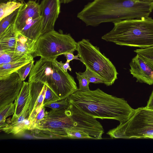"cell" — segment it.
I'll list each match as a JSON object with an SVG mask.
<instances>
[{
  "label": "cell",
  "mask_w": 153,
  "mask_h": 153,
  "mask_svg": "<svg viewBox=\"0 0 153 153\" xmlns=\"http://www.w3.org/2000/svg\"><path fill=\"white\" fill-rule=\"evenodd\" d=\"M69 105V103L67 98L45 105L44 106L51 108L53 110H59L66 109Z\"/></svg>",
  "instance_id": "26"
},
{
  "label": "cell",
  "mask_w": 153,
  "mask_h": 153,
  "mask_svg": "<svg viewBox=\"0 0 153 153\" xmlns=\"http://www.w3.org/2000/svg\"><path fill=\"white\" fill-rule=\"evenodd\" d=\"M36 41L25 37L18 31L15 53L24 56L33 55L35 51Z\"/></svg>",
  "instance_id": "16"
},
{
  "label": "cell",
  "mask_w": 153,
  "mask_h": 153,
  "mask_svg": "<svg viewBox=\"0 0 153 153\" xmlns=\"http://www.w3.org/2000/svg\"><path fill=\"white\" fill-rule=\"evenodd\" d=\"M19 8L0 20V34L3 33L10 24L16 21Z\"/></svg>",
  "instance_id": "24"
},
{
  "label": "cell",
  "mask_w": 153,
  "mask_h": 153,
  "mask_svg": "<svg viewBox=\"0 0 153 153\" xmlns=\"http://www.w3.org/2000/svg\"><path fill=\"white\" fill-rule=\"evenodd\" d=\"M77 45L70 34H64L53 30L39 37L33 56L46 59H56L59 55L76 51Z\"/></svg>",
  "instance_id": "8"
},
{
  "label": "cell",
  "mask_w": 153,
  "mask_h": 153,
  "mask_svg": "<svg viewBox=\"0 0 153 153\" xmlns=\"http://www.w3.org/2000/svg\"><path fill=\"white\" fill-rule=\"evenodd\" d=\"M23 3V0L9 1L0 4V20L19 9Z\"/></svg>",
  "instance_id": "20"
},
{
  "label": "cell",
  "mask_w": 153,
  "mask_h": 153,
  "mask_svg": "<svg viewBox=\"0 0 153 153\" xmlns=\"http://www.w3.org/2000/svg\"><path fill=\"white\" fill-rule=\"evenodd\" d=\"M61 3L67 4L71 2L74 0H60Z\"/></svg>",
  "instance_id": "35"
},
{
  "label": "cell",
  "mask_w": 153,
  "mask_h": 153,
  "mask_svg": "<svg viewBox=\"0 0 153 153\" xmlns=\"http://www.w3.org/2000/svg\"><path fill=\"white\" fill-rule=\"evenodd\" d=\"M34 60L24 65L19 69L15 72L18 74L20 78L24 81L27 77L29 74L34 64Z\"/></svg>",
  "instance_id": "27"
},
{
  "label": "cell",
  "mask_w": 153,
  "mask_h": 153,
  "mask_svg": "<svg viewBox=\"0 0 153 153\" xmlns=\"http://www.w3.org/2000/svg\"><path fill=\"white\" fill-rule=\"evenodd\" d=\"M11 0H0V2L1 3H3L6 2L8 1H10Z\"/></svg>",
  "instance_id": "36"
},
{
  "label": "cell",
  "mask_w": 153,
  "mask_h": 153,
  "mask_svg": "<svg viewBox=\"0 0 153 153\" xmlns=\"http://www.w3.org/2000/svg\"><path fill=\"white\" fill-rule=\"evenodd\" d=\"M135 0V1H141V0Z\"/></svg>",
  "instance_id": "39"
},
{
  "label": "cell",
  "mask_w": 153,
  "mask_h": 153,
  "mask_svg": "<svg viewBox=\"0 0 153 153\" xmlns=\"http://www.w3.org/2000/svg\"><path fill=\"white\" fill-rule=\"evenodd\" d=\"M90 117L72 104L65 109L45 111L39 123L32 131L36 136L48 139L68 138L67 130L86 132L91 123Z\"/></svg>",
  "instance_id": "3"
},
{
  "label": "cell",
  "mask_w": 153,
  "mask_h": 153,
  "mask_svg": "<svg viewBox=\"0 0 153 153\" xmlns=\"http://www.w3.org/2000/svg\"><path fill=\"white\" fill-rule=\"evenodd\" d=\"M60 100L55 94L47 86L43 101L44 105Z\"/></svg>",
  "instance_id": "30"
},
{
  "label": "cell",
  "mask_w": 153,
  "mask_h": 153,
  "mask_svg": "<svg viewBox=\"0 0 153 153\" xmlns=\"http://www.w3.org/2000/svg\"><path fill=\"white\" fill-rule=\"evenodd\" d=\"M70 62L67 61L65 63H63L62 61L59 62L58 61V63L62 69L65 71L67 72L68 70L69 71H71V69L69 65Z\"/></svg>",
  "instance_id": "33"
},
{
  "label": "cell",
  "mask_w": 153,
  "mask_h": 153,
  "mask_svg": "<svg viewBox=\"0 0 153 153\" xmlns=\"http://www.w3.org/2000/svg\"><path fill=\"white\" fill-rule=\"evenodd\" d=\"M44 106L40 111L37 114L36 118L31 123V130H33L35 127L39 124L43 119L45 115V108Z\"/></svg>",
  "instance_id": "31"
},
{
  "label": "cell",
  "mask_w": 153,
  "mask_h": 153,
  "mask_svg": "<svg viewBox=\"0 0 153 153\" xmlns=\"http://www.w3.org/2000/svg\"><path fill=\"white\" fill-rule=\"evenodd\" d=\"M153 1L134 0H94L85 5L77 17L87 26L113 23L127 19L149 16Z\"/></svg>",
  "instance_id": "1"
},
{
  "label": "cell",
  "mask_w": 153,
  "mask_h": 153,
  "mask_svg": "<svg viewBox=\"0 0 153 153\" xmlns=\"http://www.w3.org/2000/svg\"><path fill=\"white\" fill-rule=\"evenodd\" d=\"M31 130V123L28 117L24 120L19 122L10 123L0 130L7 134L21 136L27 130Z\"/></svg>",
  "instance_id": "18"
},
{
  "label": "cell",
  "mask_w": 153,
  "mask_h": 153,
  "mask_svg": "<svg viewBox=\"0 0 153 153\" xmlns=\"http://www.w3.org/2000/svg\"><path fill=\"white\" fill-rule=\"evenodd\" d=\"M13 0V1H19V0Z\"/></svg>",
  "instance_id": "40"
},
{
  "label": "cell",
  "mask_w": 153,
  "mask_h": 153,
  "mask_svg": "<svg viewBox=\"0 0 153 153\" xmlns=\"http://www.w3.org/2000/svg\"><path fill=\"white\" fill-rule=\"evenodd\" d=\"M15 109V103L14 102L6 105L0 110V129L8 124L6 122V118L14 114Z\"/></svg>",
  "instance_id": "22"
},
{
  "label": "cell",
  "mask_w": 153,
  "mask_h": 153,
  "mask_svg": "<svg viewBox=\"0 0 153 153\" xmlns=\"http://www.w3.org/2000/svg\"><path fill=\"white\" fill-rule=\"evenodd\" d=\"M28 81L44 83L60 100L67 98L77 88L74 78L62 69L56 59L41 58L32 68Z\"/></svg>",
  "instance_id": "5"
},
{
  "label": "cell",
  "mask_w": 153,
  "mask_h": 153,
  "mask_svg": "<svg viewBox=\"0 0 153 153\" xmlns=\"http://www.w3.org/2000/svg\"><path fill=\"white\" fill-rule=\"evenodd\" d=\"M68 138L72 139H96L91 136L87 133L82 131L67 130L66 131Z\"/></svg>",
  "instance_id": "25"
},
{
  "label": "cell",
  "mask_w": 153,
  "mask_h": 153,
  "mask_svg": "<svg viewBox=\"0 0 153 153\" xmlns=\"http://www.w3.org/2000/svg\"><path fill=\"white\" fill-rule=\"evenodd\" d=\"M42 22L41 17L36 19L30 18L19 32L25 37L36 41L42 35Z\"/></svg>",
  "instance_id": "15"
},
{
  "label": "cell",
  "mask_w": 153,
  "mask_h": 153,
  "mask_svg": "<svg viewBox=\"0 0 153 153\" xmlns=\"http://www.w3.org/2000/svg\"><path fill=\"white\" fill-rule=\"evenodd\" d=\"M15 22L0 34V51H14L18 33Z\"/></svg>",
  "instance_id": "14"
},
{
  "label": "cell",
  "mask_w": 153,
  "mask_h": 153,
  "mask_svg": "<svg viewBox=\"0 0 153 153\" xmlns=\"http://www.w3.org/2000/svg\"><path fill=\"white\" fill-rule=\"evenodd\" d=\"M134 51L153 68V46L137 49Z\"/></svg>",
  "instance_id": "23"
},
{
  "label": "cell",
  "mask_w": 153,
  "mask_h": 153,
  "mask_svg": "<svg viewBox=\"0 0 153 153\" xmlns=\"http://www.w3.org/2000/svg\"><path fill=\"white\" fill-rule=\"evenodd\" d=\"M60 0H42L39 4L42 19V35L54 30L55 22L60 12Z\"/></svg>",
  "instance_id": "10"
},
{
  "label": "cell",
  "mask_w": 153,
  "mask_h": 153,
  "mask_svg": "<svg viewBox=\"0 0 153 153\" xmlns=\"http://www.w3.org/2000/svg\"><path fill=\"white\" fill-rule=\"evenodd\" d=\"M141 1H153V0H141Z\"/></svg>",
  "instance_id": "37"
},
{
  "label": "cell",
  "mask_w": 153,
  "mask_h": 153,
  "mask_svg": "<svg viewBox=\"0 0 153 153\" xmlns=\"http://www.w3.org/2000/svg\"><path fill=\"white\" fill-rule=\"evenodd\" d=\"M129 71L137 82L153 84V68L138 54L133 57L129 63Z\"/></svg>",
  "instance_id": "12"
},
{
  "label": "cell",
  "mask_w": 153,
  "mask_h": 153,
  "mask_svg": "<svg viewBox=\"0 0 153 153\" xmlns=\"http://www.w3.org/2000/svg\"><path fill=\"white\" fill-rule=\"evenodd\" d=\"M150 139H153V136Z\"/></svg>",
  "instance_id": "38"
},
{
  "label": "cell",
  "mask_w": 153,
  "mask_h": 153,
  "mask_svg": "<svg viewBox=\"0 0 153 153\" xmlns=\"http://www.w3.org/2000/svg\"><path fill=\"white\" fill-rule=\"evenodd\" d=\"M28 56L17 54L14 51H0V65L21 60Z\"/></svg>",
  "instance_id": "21"
},
{
  "label": "cell",
  "mask_w": 153,
  "mask_h": 153,
  "mask_svg": "<svg viewBox=\"0 0 153 153\" xmlns=\"http://www.w3.org/2000/svg\"><path fill=\"white\" fill-rule=\"evenodd\" d=\"M67 98L70 104L93 118L114 120L120 124L128 120L135 111L124 98L99 88L88 91L77 90Z\"/></svg>",
  "instance_id": "2"
},
{
  "label": "cell",
  "mask_w": 153,
  "mask_h": 153,
  "mask_svg": "<svg viewBox=\"0 0 153 153\" xmlns=\"http://www.w3.org/2000/svg\"><path fill=\"white\" fill-rule=\"evenodd\" d=\"M32 55L15 62L0 65V79L15 72L24 65L33 60Z\"/></svg>",
  "instance_id": "19"
},
{
  "label": "cell",
  "mask_w": 153,
  "mask_h": 153,
  "mask_svg": "<svg viewBox=\"0 0 153 153\" xmlns=\"http://www.w3.org/2000/svg\"><path fill=\"white\" fill-rule=\"evenodd\" d=\"M74 52H69L65 54L64 55L66 57L67 61L68 62H70L73 59H76L79 60L81 61L80 58H78L79 55L78 54L74 56L73 54Z\"/></svg>",
  "instance_id": "32"
},
{
  "label": "cell",
  "mask_w": 153,
  "mask_h": 153,
  "mask_svg": "<svg viewBox=\"0 0 153 153\" xmlns=\"http://www.w3.org/2000/svg\"><path fill=\"white\" fill-rule=\"evenodd\" d=\"M41 17L40 5L35 1L30 0L23 3L19 10L15 22L18 31H21L30 18L36 19Z\"/></svg>",
  "instance_id": "13"
},
{
  "label": "cell",
  "mask_w": 153,
  "mask_h": 153,
  "mask_svg": "<svg viewBox=\"0 0 153 153\" xmlns=\"http://www.w3.org/2000/svg\"><path fill=\"white\" fill-rule=\"evenodd\" d=\"M76 51L86 67L101 77L104 84L112 85L117 79L118 73L109 59L102 54L99 48L93 45L88 39L77 42Z\"/></svg>",
  "instance_id": "6"
},
{
  "label": "cell",
  "mask_w": 153,
  "mask_h": 153,
  "mask_svg": "<svg viewBox=\"0 0 153 153\" xmlns=\"http://www.w3.org/2000/svg\"><path fill=\"white\" fill-rule=\"evenodd\" d=\"M114 26L102 39L121 46L141 48L153 46V19H142L122 20L114 23Z\"/></svg>",
  "instance_id": "4"
},
{
  "label": "cell",
  "mask_w": 153,
  "mask_h": 153,
  "mask_svg": "<svg viewBox=\"0 0 153 153\" xmlns=\"http://www.w3.org/2000/svg\"><path fill=\"white\" fill-rule=\"evenodd\" d=\"M80 72L87 79L89 83L104 84V81L101 77L87 68L84 72Z\"/></svg>",
  "instance_id": "28"
},
{
  "label": "cell",
  "mask_w": 153,
  "mask_h": 153,
  "mask_svg": "<svg viewBox=\"0 0 153 153\" xmlns=\"http://www.w3.org/2000/svg\"><path fill=\"white\" fill-rule=\"evenodd\" d=\"M23 82L16 72L0 79V110L16 100Z\"/></svg>",
  "instance_id": "9"
},
{
  "label": "cell",
  "mask_w": 153,
  "mask_h": 153,
  "mask_svg": "<svg viewBox=\"0 0 153 153\" xmlns=\"http://www.w3.org/2000/svg\"><path fill=\"white\" fill-rule=\"evenodd\" d=\"M76 78L79 81V86L77 90L81 91H89V84L90 83L87 79L80 72H76Z\"/></svg>",
  "instance_id": "29"
},
{
  "label": "cell",
  "mask_w": 153,
  "mask_h": 153,
  "mask_svg": "<svg viewBox=\"0 0 153 153\" xmlns=\"http://www.w3.org/2000/svg\"><path fill=\"white\" fill-rule=\"evenodd\" d=\"M107 134L112 139L150 138L153 136V110L141 107L129 119Z\"/></svg>",
  "instance_id": "7"
},
{
  "label": "cell",
  "mask_w": 153,
  "mask_h": 153,
  "mask_svg": "<svg viewBox=\"0 0 153 153\" xmlns=\"http://www.w3.org/2000/svg\"><path fill=\"white\" fill-rule=\"evenodd\" d=\"M30 84L28 82L23 81L22 88L17 98L15 100V111L10 122L15 120L22 111L30 95Z\"/></svg>",
  "instance_id": "17"
},
{
  "label": "cell",
  "mask_w": 153,
  "mask_h": 153,
  "mask_svg": "<svg viewBox=\"0 0 153 153\" xmlns=\"http://www.w3.org/2000/svg\"><path fill=\"white\" fill-rule=\"evenodd\" d=\"M145 107L148 109L153 110V89Z\"/></svg>",
  "instance_id": "34"
},
{
  "label": "cell",
  "mask_w": 153,
  "mask_h": 153,
  "mask_svg": "<svg viewBox=\"0 0 153 153\" xmlns=\"http://www.w3.org/2000/svg\"><path fill=\"white\" fill-rule=\"evenodd\" d=\"M29 82L30 100L28 119L31 123L44 106L43 101L47 86L41 82Z\"/></svg>",
  "instance_id": "11"
}]
</instances>
